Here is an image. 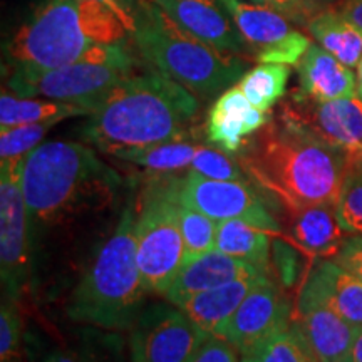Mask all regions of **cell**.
<instances>
[{"label":"cell","instance_id":"cell-1","mask_svg":"<svg viewBox=\"0 0 362 362\" xmlns=\"http://www.w3.org/2000/svg\"><path fill=\"white\" fill-rule=\"evenodd\" d=\"M237 160L248 180L287 208L337 205L352 166L342 151L282 116L252 134Z\"/></svg>","mask_w":362,"mask_h":362},{"label":"cell","instance_id":"cell-2","mask_svg":"<svg viewBox=\"0 0 362 362\" xmlns=\"http://www.w3.org/2000/svg\"><path fill=\"white\" fill-rule=\"evenodd\" d=\"M200 103L192 90L158 69L134 72L112 88L89 115L86 141L117 156L193 136Z\"/></svg>","mask_w":362,"mask_h":362},{"label":"cell","instance_id":"cell-3","mask_svg":"<svg viewBox=\"0 0 362 362\" xmlns=\"http://www.w3.org/2000/svg\"><path fill=\"white\" fill-rule=\"evenodd\" d=\"M131 33L96 0H39L6 45L13 69H56L131 57Z\"/></svg>","mask_w":362,"mask_h":362},{"label":"cell","instance_id":"cell-4","mask_svg":"<svg viewBox=\"0 0 362 362\" xmlns=\"http://www.w3.org/2000/svg\"><path fill=\"white\" fill-rule=\"evenodd\" d=\"M21 185L29 220L57 226L112 205L123 180L93 148L47 141L22 160Z\"/></svg>","mask_w":362,"mask_h":362},{"label":"cell","instance_id":"cell-5","mask_svg":"<svg viewBox=\"0 0 362 362\" xmlns=\"http://www.w3.org/2000/svg\"><path fill=\"white\" fill-rule=\"evenodd\" d=\"M146 293L136 259V210L128 205L76 285L67 315L79 324L126 330L141 314Z\"/></svg>","mask_w":362,"mask_h":362},{"label":"cell","instance_id":"cell-6","mask_svg":"<svg viewBox=\"0 0 362 362\" xmlns=\"http://www.w3.org/2000/svg\"><path fill=\"white\" fill-rule=\"evenodd\" d=\"M134 17L133 40L141 57L193 94L210 99L245 74L242 56L220 52L194 39L153 0H141Z\"/></svg>","mask_w":362,"mask_h":362},{"label":"cell","instance_id":"cell-7","mask_svg":"<svg viewBox=\"0 0 362 362\" xmlns=\"http://www.w3.org/2000/svg\"><path fill=\"white\" fill-rule=\"evenodd\" d=\"M181 183L176 173H155L136 214V259L149 293L165 296L185 262L180 228Z\"/></svg>","mask_w":362,"mask_h":362},{"label":"cell","instance_id":"cell-8","mask_svg":"<svg viewBox=\"0 0 362 362\" xmlns=\"http://www.w3.org/2000/svg\"><path fill=\"white\" fill-rule=\"evenodd\" d=\"M138 69L134 57L119 61H86L56 69H13L7 79L8 89L21 98H45L74 103L89 112L112 88L131 78Z\"/></svg>","mask_w":362,"mask_h":362},{"label":"cell","instance_id":"cell-9","mask_svg":"<svg viewBox=\"0 0 362 362\" xmlns=\"http://www.w3.org/2000/svg\"><path fill=\"white\" fill-rule=\"evenodd\" d=\"M205 337L180 307L149 305L131 327V362H188Z\"/></svg>","mask_w":362,"mask_h":362},{"label":"cell","instance_id":"cell-10","mask_svg":"<svg viewBox=\"0 0 362 362\" xmlns=\"http://www.w3.org/2000/svg\"><path fill=\"white\" fill-rule=\"evenodd\" d=\"M279 116L304 126L317 138L342 151L352 166L362 165V99L359 96L317 101L293 90L280 106Z\"/></svg>","mask_w":362,"mask_h":362},{"label":"cell","instance_id":"cell-11","mask_svg":"<svg viewBox=\"0 0 362 362\" xmlns=\"http://www.w3.org/2000/svg\"><path fill=\"white\" fill-rule=\"evenodd\" d=\"M260 64L297 66L310 40L292 27V21L274 8L243 0H220Z\"/></svg>","mask_w":362,"mask_h":362},{"label":"cell","instance_id":"cell-12","mask_svg":"<svg viewBox=\"0 0 362 362\" xmlns=\"http://www.w3.org/2000/svg\"><path fill=\"white\" fill-rule=\"evenodd\" d=\"M181 202L216 221L238 218L270 233L280 230L277 218L248 181L211 180L189 170L181 183Z\"/></svg>","mask_w":362,"mask_h":362},{"label":"cell","instance_id":"cell-13","mask_svg":"<svg viewBox=\"0 0 362 362\" xmlns=\"http://www.w3.org/2000/svg\"><path fill=\"white\" fill-rule=\"evenodd\" d=\"M22 161L0 165V269L8 300L21 296L29 275V211L21 185Z\"/></svg>","mask_w":362,"mask_h":362},{"label":"cell","instance_id":"cell-14","mask_svg":"<svg viewBox=\"0 0 362 362\" xmlns=\"http://www.w3.org/2000/svg\"><path fill=\"white\" fill-rule=\"evenodd\" d=\"M291 327V304L279 284L264 275L237 312L228 320L221 334L233 344L238 354L252 356L262 344Z\"/></svg>","mask_w":362,"mask_h":362},{"label":"cell","instance_id":"cell-15","mask_svg":"<svg viewBox=\"0 0 362 362\" xmlns=\"http://www.w3.org/2000/svg\"><path fill=\"white\" fill-rule=\"evenodd\" d=\"M315 307L332 310L354 327H362V282L334 260L317 259L302 284L297 314Z\"/></svg>","mask_w":362,"mask_h":362},{"label":"cell","instance_id":"cell-16","mask_svg":"<svg viewBox=\"0 0 362 362\" xmlns=\"http://www.w3.org/2000/svg\"><path fill=\"white\" fill-rule=\"evenodd\" d=\"M194 39L226 54L250 52L220 0H153Z\"/></svg>","mask_w":362,"mask_h":362},{"label":"cell","instance_id":"cell-17","mask_svg":"<svg viewBox=\"0 0 362 362\" xmlns=\"http://www.w3.org/2000/svg\"><path fill=\"white\" fill-rule=\"evenodd\" d=\"M272 119L270 112L252 106L238 86L228 88L216 98L206 117L205 136L211 146L237 156L247 139Z\"/></svg>","mask_w":362,"mask_h":362},{"label":"cell","instance_id":"cell-18","mask_svg":"<svg viewBox=\"0 0 362 362\" xmlns=\"http://www.w3.org/2000/svg\"><path fill=\"white\" fill-rule=\"evenodd\" d=\"M252 275L269 274H262L248 262L235 259V257L214 248V250L200 253V255L185 259L165 297L168 298L171 305L181 307L193 296L230 284L233 280L252 277Z\"/></svg>","mask_w":362,"mask_h":362},{"label":"cell","instance_id":"cell-19","mask_svg":"<svg viewBox=\"0 0 362 362\" xmlns=\"http://www.w3.org/2000/svg\"><path fill=\"white\" fill-rule=\"evenodd\" d=\"M291 327L304 342L314 362H344L359 330L322 307L297 314Z\"/></svg>","mask_w":362,"mask_h":362},{"label":"cell","instance_id":"cell-20","mask_svg":"<svg viewBox=\"0 0 362 362\" xmlns=\"http://www.w3.org/2000/svg\"><path fill=\"white\" fill-rule=\"evenodd\" d=\"M298 89L302 96L317 101L354 98L357 79L351 67L325 51L322 45L310 44L297 64Z\"/></svg>","mask_w":362,"mask_h":362},{"label":"cell","instance_id":"cell-21","mask_svg":"<svg viewBox=\"0 0 362 362\" xmlns=\"http://www.w3.org/2000/svg\"><path fill=\"white\" fill-rule=\"evenodd\" d=\"M288 210V237L314 257L336 255L344 243V230L334 203H319Z\"/></svg>","mask_w":362,"mask_h":362},{"label":"cell","instance_id":"cell-22","mask_svg":"<svg viewBox=\"0 0 362 362\" xmlns=\"http://www.w3.org/2000/svg\"><path fill=\"white\" fill-rule=\"evenodd\" d=\"M264 275H252L233 282L210 288L198 296L188 298L181 310L187 314L206 336H220L232 319V315L245 300V297L255 287Z\"/></svg>","mask_w":362,"mask_h":362},{"label":"cell","instance_id":"cell-23","mask_svg":"<svg viewBox=\"0 0 362 362\" xmlns=\"http://www.w3.org/2000/svg\"><path fill=\"white\" fill-rule=\"evenodd\" d=\"M312 37L325 51L347 67H357L362 59V29L347 21L339 11L315 13L305 25Z\"/></svg>","mask_w":362,"mask_h":362},{"label":"cell","instance_id":"cell-24","mask_svg":"<svg viewBox=\"0 0 362 362\" xmlns=\"http://www.w3.org/2000/svg\"><path fill=\"white\" fill-rule=\"evenodd\" d=\"M270 232L257 228L247 221L233 218L223 220L216 226L215 248L245 260L262 274L270 272Z\"/></svg>","mask_w":362,"mask_h":362},{"label":"cell","instance_id":"cell-25","mask_svg":"<svg viewBox=\"0 0 362 362\" xmlns=\"http://www.w3.org/2000/svg\"><path fill=\"white\" fill-rule=\"evenodd\" d=\"M89 110L74 103L52 101V99H34V98H16L2 90L0 96V128H13L45 121H59L66 117L89 116Z\"/></svg>","mask_w":362,"mask_h":362},{"label":"cell","instance_id":"cell-26","mask_svg":"<svg viewBox=\"0 0 362 362\" xmlns=\"http://www.w3.org/2000/svg\"><path fill=\"white\" fill-rule=\"evenodd\" d=\"M291 69L285 64H259L243 74L238 88L257 110L270 112L287 93Z\"/></svg>","mask_w":362,"mask_h":362},{"label":"cell","instance_id":"cell-27","mask_svg":"<svg viewBox=\"0 0 362 362\" xmlns=\"http://www.w3.org/2000/svg\"><path fill=\"white\" fill-rule=\"evenodd\" d=\"M200 144L183 141H170L153 146L131 149V151L119 153L116 158L143 166L155 173H175V171L192 166V161Z\"/></svg>","mask_w":362,"mask_h":362},{"label":"cell","instance_id":"cell-28","mask_svg":"<svg viewBox=\"0 0 362 362\" xmlns=\"http://www.w3.org/2000/svg\"><path fill=\"white\" fill-rule=\"evenodd\" d=\"M216 220L200 210H194L183 203L180 211V228L185 242V259L200 255L215 248Z\"/></svg>","mask_w":362,"mask_h":362},{"label":"cell","instance_id":"cell-29","mask_svg":"<svg viewBox=\"0 0 362 362\" xmlns=\"http://www.w3.org/2000/svg\"><path fill=\"white\" fill-rule=\"evenodd\" d=\"M56 121L34 123L24 126H13L0 131V163L22 161L33 149L39 146L42 138Z\"/></svg>","mask_w":362,"mask_h":362},{"label":"cell","instance_id":"cell-30","mask_svg":"<svg viewBox=\"0 0 362 362\" xmlns=\"http://www.w3.org/2000/svg\"><path fill=\"white\" fill-rule=\"evenodd\" d=\"M336 210L344 232L362 235V165L352 166L347 173Z\"/></svg>","mask_w":362,"mask_h":362},{"label":"cell","instance_id":"cell-31","mask_svg":"<svg viewBox=\"0 0 362 362\" xmlns=\"http://www.w3.org/2000/svg\"><path fill=\"white\" fill-rule=\"evenodd\" d=\"M248 357L255 362H314L292 327L280 330Z\"/></svg>","mask_w":362,"mask_h":362},{"label":"cell","instance_id":"cell-32","mask_svg":"<svg viewBox=\"0 0 362 362\" xmlns=\"http://www.w3.org/2000/svg\"><path fill=\"white\" fill-rule=\"evenodd\" d=\"M192 170L211 180L220 181H247L245 170L235 161L232 155L215 146H198L192 161Z\"/></svg>","mask_w":362,"mask_h":362},{"label":"cell","instance_id":"cell-33","mask_svg":"<svg viewBox=\"0 0 362 362\" xmlns=\"http://www.w3.org/2000/svg\"><path fill=\"white\" fill-rule=\"evenodd\" d=\"M22 320L12 300L2 302L0 310V361L21 362Z\"/></svg>","mask_w":362,"mask_h":362},{"label":"cell","instance_id":"cell-34","mask_svg":"<svg viewBox=\"0 0 362 362\" xmlns=\"http://www.w3.org/2000/svg\"><path fill=\"white\" fill-rule=\"evenodd\" d=\"M272 260H274V270L280 287L285 291L296 287L302 275V257L297 248L280 238L274 240Z\"/></svg>","mask_w":362,"mask_h":362},{"label":"cell","instance_id":"cell-35","mask_svg":"<svg viewBox=\"0 0 362 362\" xmlns=\"http://www.w3.org/2000/svg\"><path fill=\"white\" fill-rule=\"evenodd\" d=\"M188 362H238V351L225 337L206 336Z\"/></svg>","mask_w":362,"mask_h":362},{"label":"cell","instance_id":"cell-36","mask_svg":"<svg viewBox=\"0 0 362 362\" xmlns=\"http://www.w3.org/2000/svg\"><path fill=\"white\" fill-rule=\"evenodd\" d=\"M334 262L362 282V235L344 240L342 247L334 255Z\"/></svg>","mask_w":362,"mask_h":362},{"label":"cell","instance_id":"cell-37","mask_svg":"<svg viewBox=\"0 0 362 362\" xmlns=\"http://www.w3.org/2000/svg\"><path fill=\"white\" fill-rule=\"evenodd\" d=\"M252 2L274 8V11L280 12L287 19L300 25H307L312 17H314V13L310 12V8L307 7L304 0H252Z\"/></svg>","mask_w":362,"mask_h":362},{"label":"cell","instance_id":"cell-38","mask_svg":"<svg viewBox=\"0 0 362 362\" xmlns=\"http://www.w3.org/2000/svg\"><path fill=\"white\" fill-rule=\"evenodd\" d=\"M96 2H101L103 6H106L107 8H111V11L115 12L117 17H119V21L123 22L126 29H128L129 33H131V35L134 34V30H136L134 12L131 11L128 6H126L124 0H96Z\"/></svg>","mask_w":362,"mask_h":362},{"label":"cell","instance_id":"cell-39","mask_svg":"<svg viewBox=\"0 0 362 362\" xmlns=\"http://www.w3.org/2000/svg\"><path fill=\"white\" fill-rule=\"evenodd\" d=\"M336 11L341 12L347 21H351L352 24L362 29V0H342L341 6Z\"/></svg>","mask_w":362,"mask_h":362},{"label":"cell","instance_id":"cell-40","mask_svg":"<svg viewBox=\"0 0 362 362\" xmlns=\"http://www.w3.org/2000/svg\"><path fill=\"white\" fill-rule=\"evenodd\" d=\"M307 4V7L310 8V12L314 13H319V12H324V11H336V8L341 6L342 0H304Z\"/></svg>","mask_w":362,"mask_h":362},{"label":"cell","instance_id":"cell-41","mask_svg":"<svg viewBox=\"0 0 362 362\" xmlns=\"http://www.w3.org/2000/svg\"><path fill=\"white\" fill-rule=\"evenodd\" d=\"M45 362H89V357L81 352H54Z\"/></svg>","mask_w":362,"mask_h":362},{"label":"cell","instance_id":"cell-42","mask_svg":"<svg viewBox=\"0 0 362 362\" xmlns=\"http://www.w3.org/2000/svg\"><path fill=\"white\" fill-rule=\"evenodd\" d=\"M344 362H362V327H359V330H357L354 341H352L351 349L347 352Z\"/></svg>","mask_w":362,"mask_h":362},{"label":"cell","instance_id":"cell-43","mask_svg":"<svg viewBox=\"0 0 362 362\" xmlns=\"http://www.w3.org/2000/svg\"><path fill=\"white\" fill-rule=\"evenodd\" d=\"M357 94H359V98L362 99V59L359 66H357Z\"/></svg>","mask_w":362,"mask_h":362},{"label":"cell","instance_id":"cell-44","mask_svg":"<svg viewBox=\"0 0 362 362\" xmlns=\"http://www.w3.org/2000/svg\"><path fill=\"white\" fill-rule=\"evenodd\" d=\"M124 2H126V6H128V7L131 8V11H133V12H134V8H136V6H138V4H139V2H141V0H124Z\"/></svg>","mask_w":362,"mask_h":362},{"label":"cell","instance_id":"cell-45","mask_svg":"<svg viewBox=\"0 0 362 362\" xmlns=\"http://www.w3.org/2000/svg\"><path fill=\"white\" fill-rule=\"evenodd\" d=\"M240 362H255V361H253V359H252V357H248V356H245V357H243V359H242V361H240Z\"/></svg>","mask_w":362,"mask_h":362}]
</instances>
